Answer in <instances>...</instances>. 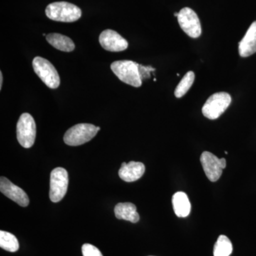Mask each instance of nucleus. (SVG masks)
Segmentation results:
<instances>
[{
    "label": "nucleus",
    "instance_id": "obj_1",
    "mask_svg": "<svg viewBox=\"0 0 256 256\" xmlns=\"http://www.w3.org/2000/svg\"><path fill=\"white\" fill-rule=\"evenodd\" d=\"M45 12L50 20L62 22H74L82 16L80 8L66 2H58L48 4Z\"/></svg>",
    "mask_w": 256,
    "mask_h": 256
},
{
    "label": "nucleus",
    "instance_id": "obj_2",
    "mask_svg": "<svg viewBox=\"0 0 256 256\" xmlns=\"http://www.w3.org/2000/svg\"><path fill=\"white\" fill-rule=\"evenodd\" d=\"M111 70L121 80L134 87L142 86V78L139 70V64L132 60H117L111 64Z\"/></svg>",
    "mask_w": 256,
    "mask_h": 256
},
{
    "label": "nucleus",
    "instance_id": "obj_3",
    "mask_svg": "<svg viewBox=\"0 0 256 256\" xmlns=\"http://www.w3.org/2000/svg\"><path fill=\"white\" fill-rule=\"evenodd\" d=\"M98 130L92 124H82L70 128L64 134V140L70 146H78L92 140Z\"/></svg>",
    "mask_w": 256,
    "mask_h": 256
},
{
    "label": "nucleus",
    "instance_id": "obj_4",
    "mask_svg": "<svg viewBox=\"0 0 256 256\" xmlns=\"http://www.w3.org/2000/svg\"><path fill=\"white\" fill-rule=\"evenodd\" d=\"M232 100V96L228 92H220L213 94L207 99L202 108V114L206 118L217 119L227 110Z\"/></svg>",
    "mask_w": 256,
    "mask_h": 256
},
{
    "label": "nucleus",
    "instance_id": "obj_5",
    "mask_svg": "<svg viewBox=\"0 0 256 256\" xmlns=\"http://www.w3.org/2000/svg\"><path fill=\"white\" fill-rule=\"evenodd\" d=\"M34 70L45 85L50 88H57L60 85V77L56 69L48 60L36 56L34 58Z\"/></svg>",
    "mask_w": 256,
    "mask_h": 256
},
{
    "label": "nucleus",
    "instance_id": "obj_6",
    "mask_svg": "<svg viewBox=\"0 0 256 256\" xmlns=\"http://www.w3.org/2000/svg\"><path fill=\"white\" fill-rule=\"evenodd\" d=\"M36 127L34 120L31 114H23L16 124V138L23 148H30L34 144Z\"/></svg>",
    "mask_w": 256,
    "mask_h": 256
},
{
    "label": "nucleus",
    "instance_id": "obj_7",
    "mask_svg": "<svg viewBox=\"0 0 256 256\" xmlns=\"http://www.w3.org/2000/svg\"><path fill=\"white\" fill-rule=\"evenodd\" d=\"M68 184V175L66 170L62 168L52 170L50 176V201L56 203L63 200L66 194Z\"/></svg>",
    "mask_w": 256,
    "mask_h": 256
},
{
    "label": "nucleus",
    "instance_id": "obj_8",
    "mask_svg": "<svg viewBox=\"0 0 256 256\" xmlns=\"http://www.w3.org/2000/svg\"><path fill=\"white\" fill-rule=\"evenodd\" d=\"M178 18L180 28L188 36L196 38L201 36V23L193 10L188 8H183L178 12Z\"/></svg>",
    "mask_w": 256,
    "mask_h": 256
},
{
    "label": "nucleus",
    "instance_id": "obj_9",
    "mask_svg": "<svg viewBox=\"0 0 256 256\" xmlns=\"http://www.w3.org/2000/svg\"><path fill=\"white\" fill-rule=\"evenodd\" d=\"M99 42L101 46L108 52H119L127 50L128 42L118 32L106 30L100 34Z\"/></svg>",
    "mask_w": 256,
    "mask_h": 256
},
{
    "label": "nucleus",
    "instance_id": "obj_10",
    "mask_svg": "<svg viewBox=\"0 0 256 256\" xmlns=\"http://www.w3.org/2000/svg\"><path fill=\"white\" fill-rule=\"evenodd\" d=\"M0 191L20 206L26 207L30 204V198L22 188L16 186L4 176L0 178Z\"/></svg>",
    "mask_w": 256,
    "mask_h": 256
},
{
    "label": "nucleus",
    "instance_id": "obj_11",
    "mask_svg": "<svg viewBox=\"0 0 256 256\" xmlns=\"http://www.w3.org/2000/svg\"><path fill=\"white\" fill-rule=\"evenodd\" d=\"M200 161L207 178L213 182H216L223 172L220 159L210 152H204L200 158Z\"/></svg>",
    "mask_w": 256,
    "mask_h": 256
},
{
    "label": "nucleus",
    "instance_id": "obj_12",
    "mask_svg": "<svg viewBox=\"0 0 256 256\" xmlns=\"http://www.w3.org/2000/svg\"><path fill=\"white\" fill-rule=\"evenodd\" d=\"M146 166L143 163L132 161L129 163H122L119 170L118 174L121 180L124 181L132 182L142 178Z\"/></svg>",
    "mask_w": 256,
    "mask_h": 256
},
{
    "label": "nucleus",
    "instance_id": "obj_13",
    "mask_svg": "<svg viewBox=\"0 0 256 256\" xmlns=\"http://www.w3.org/2000/svg\"><path fill=\"white\" fill-rule=\"evenodd\" d=\"M238 52L242 57L250 56L256 52V21L248 28L245 36L239 42Z\"/></svg>",
    "mask_w": 256,
    "mask_h": 256
},
{
    "label": "nucleus",
    "instance_id": "obj_14",
    "mask_svg": "<svg viewBox=\"0 0 256 256\" xmlns=\"http://www.w3.org/2000/svg\"><path fill=\"white\" fill-rule=\"evenodd\" d=\"M114 215L118 220H128L132 223H137L140 220L136 205L132 203L118 204L114 207Z\"/></svg>",
    "mask_w": 256,
    "mask_h": 256
},
{
    "label": "nucleus",
    "instance_id": "obj_15",
    "mask_svg": "<svg viewBox=\"0 0 256 256\" xmlns=\"http://www.w3.org/2000/svg\"><path fill=\"white\" fill-rule=\"evenodd\" d=\"M172 205L174 213L178 217L188 216L191 212V204L184 192H178L172 196Z\"/></svg>",
    "mask_w": 256,
    "mask_h": 256
},
{
    "label": "nucleus",
    "instance_id": "obj_16",
    "mask_svg": "<svg viewBox=\"0 0 256 256\" xmlns=\"http://www.w3.org/2000/svg\"><path fill=\"white\" fill-rule=\"evenodd\" d=\"M46 41L56 50L62 52H73L75 48L74 42L69 37L60 34H48L46 36Z\"/></svg>",
    "mask_w": 256,
    "mask_h": 256
},
{
    "label": "nucleus",
    "instance_id": "obj_17",
    "mask_svg": "<svg viewBox=\"0 0 256 256\" xmlns=\"http://www.w3.org/2000/svg\"><path fill=\"white\" fill-rule=\"evenodd\" d=\"M233 252V246L228 237L220 235L214 248V256H229Z\"/></svg>",
    "mask_w": 256,
    "mask_h": 256
},
{
    "label": "nucleus",
    "instance_id": "obj_18",
    "mask_svg": "<svg viewBox=\"0 0 256 256\" xmlns=\"http://www.w3.org/2000/svg\"><path fill=\"white\" fill-rule=\"evenodd\" d=\"M0 247L6 252H16L18 250L20 244L14 235L9 232H0Z\"/></svg>",
    "mask_w": 256,
    "mask_h": 256
},
{
    "label": "nucleus",
    "instance_id": "obj_19",
    "mask_svg": "<svg viewBox=\"0 0 256 256\" xmlns=\"http://www.w3.org/2000/svg\"><path fill=\"white\" fill-rule=\"evenodd\" d=\"M194 78L195 75L193 72H188L185 74L175 89L174 95L178 98L183 97L188 92L194 82Z\"/></svg>",
    "mask_w": 256,
    "mask_h": 256
},
{
    "label": "nucleus",
    "instance_id": "obj_20",
    "mask_svg": "<svg viewBox=\"0 0 256 256\" xmlns=\"http://www.w3.org/2000/svg\"><path fill=\"white\" fill-rule=\"evenodd\" d=\"M82 254L84 256H104L98 248L89 244L82 245Z\"/></svg>",
    "mask_w": 256,
    "mask_h": 256
},
{
    "label": "nucleus",
    "instance_id": "obj_21",
    "mask_svg": "<svg viewBox=\"0 0 256 256\" xmlns=\"http://www.w3.org/2000/svg\"><path fill=\"white\" fill-rule=\"evenodd\" d=\"M156 70L154 68H152L151 66H143L142 65L139 64V70L141 78H148L150 77V72H154Z\"/></svg>",
    "mask_w": 256,
    "mask_h": 256
},
{
    "label": "nucleus",
    "instance_id": "obj_22",
    "mask_svg": "<svg viewBox=\"0 0 256 256\" xmlns=\"http://www.w3.org/2000/svg\"><path fill=\"white\" fill-rule=\"evenodd\" d=\"M2 82H3V76L2 72H0V89H2Z\"/></svg>",
    "mask_w": 256,
    "mask_h": 256
},
{
    "label": "nucleus",
    "instance_id": "obj_23",
    "mask_svg": "<svg viewBox=\"0 0 256 256\" xmlns=\"http://www.w3.org/2000/svg\"><path fill=\"white\" fill-rule=\"evenodd\" d=\"M178 12L174 13V16H176V18H178Z\"/></svg>",
    "mask_w": 256,
    "mask_h": 256
},
{
    "label": "nucleus",
    "instance_id": "obj_24",
    "mask_svg": "<svg viewBox=\"0 0 256 256\" xmlns=\"http://www.w3.org/2000/svg\"><path fill=\"white\" fill-rule=\"evenodd\" d=\"M97 130H98V131H99V130H100V127H97Z\"/></svg>",
    "mask_w": 256,
    "mask_h": 256
}]
</instances>
